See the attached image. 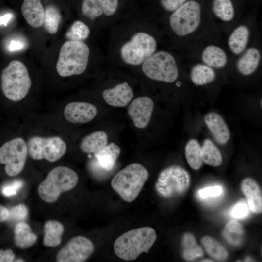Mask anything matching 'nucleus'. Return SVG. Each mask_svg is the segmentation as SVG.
<instances>
[{"instance_id": "nucleus-45", "label": "nucleus", "mask_w": 262, "mask_h": 262, "mask_svg": "<svg viewBox=\"0 0 262 262\" xmlns=\"http://www.w3.org/2000/svg\"><path fill=\"white\" fill-rule=\"evenodd\" d=\"M202 262H213V261H211V260H209V259H206V260H202Z\"/></svg>"}, {"instance_id": "nucleus-34", "label": "nucleus", "mask_w": 262, "mask_h": 262, "mask_svg": "<svg viewBox=\"0 0 262 262\" xmlns=\"http://www.w3.org/2000/svg\"><path fill=\"white\" fill-rule=\"evenodd\" d=\"M90 33L89 27L81 20L75 21L66 33L69 40L82 41L86 39Z\"/></svg>"}, {"instance_id": "nucleus-9", "label": "nucleus", "mask_w": 262, "mask_h": 262, "mask_svg": "<svg viewBox=\"0 0 262 262\" xmlns=\"http://www.w3.org/2000/svg\"><path fill=\"white\" fill-rule=\"evenodd\" d=\"M27 145L29 156L35 160L45 159L55 162L60 159L67 150L66 142L58 136H33L28 140Z\"/></svg>"}, {"instance_id": "nucleus-28", "label": "nucleus", "mask_w": 262, "mask_h": 262, "mask_svg": "<svg viewBox=\"0 0 262 262\" xmlns=\"http://www.w3.org/2000/svg\"><path fill=\"white\" fill-rule=\"evenodd\" d=\"M201 149L199 143L194 139L189 140L186 145L185 158L189 165L194 170H198L202 165Z\"/></svg>"}, {"instance_id": "nucleus-11", "label": "nucleus", "mask_w": 262, "mask_h": 262, "mask_svg": "<svg viewBox=\"0 0 262 262\" xmlns=\"http://www.w3.org/2000/svg\"><path fill=\"white\" fill-rule=\"evenodd\" d=\"M27 143L21 137H16L4 143L0 147V163L5 165L7 175H18L23 170L28 155Z\"/></svg>"}, {"instance_id": "nucleus-21", "label": "nucleus", "mask_w": 262, "mask_h": 262, "mask_svg": "<svg viewBox=\"0 0 262 262\" xmlns=\"http://www.w3.org/2000/svg\"><path fill=\"white\" fill-rule=\"evenodd\" d=\"M14 240L16 246L27 249L37 241V235L32 230L30 226L24 222L17 223L14 230Z\"/></svg>"}, {"instance_id": "nucleus-17", "label": "nucleus", "mask_w": 262, "mask_h": 262, "mask_svg": "<svg viewBox=\"0 0 262 262\" xmlns=\"http://www.w3.org/2000/svg\"><path fill=\"white\" fill-rule=\"evenodd\" d=\"M21 10L30 26L38 28L43 25L45 10L40 0H24Z\"/></svg>"}, {"instance_id": "nucleus-19", "label": "nucleus", "mask_w": 262, "mask_h": 262, "mask_svg": "<svg viewBox=\"0 0 262 262\" xmlns=\"http://www.w3.org/2000/svg\"><path fill=\"white\" fill-rule=\"evenodd\" d=\"M120 152L118 146L112 142L94 153L95 160L102 169L110 172L114 168Z\"/></svg>"}, {"instance_id": "nucleus-29", "label": "nucleus", "mask_w": 262, "mask_h": 262, "mask_svg": "<svg viewBox=\"0 0 262 262\" xmlns=\"http://www.w3.org/2000/svg\"><path fill=\"white\" fill-rule=\"evenodd\" d=\"M201 155L203 162L213 166H218L222 162L221 154L213 142L206 139L201 147Z\"/></svg>"}, {"instance_id": "nucleus-1", "label": "nucleus", "mask_w": 262, "mask_h": 262, "mask_svg": "<svg viewBox=\"0 0 262 262\" xmlns=\"http://www.w3.org/2000/svg\"><path fill=\"white\" fill-rule=\"evenodd\" d=\"M156 238L155 231L151 227L134 229L125 232L115 240L114 250L121 259L134 260L143 252L148 253Z\"/></svg>"}, {"instance_id": "nucleus-14", "label": "nucleus", "mask_w": 262, "mask_h": 262, "mask_svg": "<svg viewBox=\"0 0 262 262\" xmlns=\"http://www.w3.org/2000/svg\"><path fill=\"white\" fill-rule=\"evenodd\" d=\"M66 121L72 123H85L93 120L97 114V109L93 104L85 102H71L64 110Z\"/></svg>"}, {"instance_id": "nucleus-32", "label": "nucleus", "mask_w": 262, "mask_h": 262, "mask_svg": "<svg viewBox=\"0 0 262 262\" xmlns=\"http://www.w3.org/2000/svg\"><path fill=\"white\" fill-rule=\"evenodd\" d=\"M222 234L230 244L235 246L239 245L244 234L243 227L236 220H230L226 224Z\"/></svg>"}, {"instance_id": "nucleus-42", "label": "nucleus", "mask_w": 262, "mask_h": 262, "mask_svg": "<svg viewBox=\"0 0 262 262\" xmlns=\"http://www.w3.org/2000/svg\"><path fill=\"white\" fill-rule=\"evenodd\" d=\"M15 258V255L11 249H0V262H12Z\"/></svg>"}, {"instance_id": "nucleus-16", "label": "nucleus", "mask_w": 262, "mask_h": 262, "mask_svg": "<svg viewBox=\"0 0 262 262\" xmlns=\"http://www.w3.org/2000/svg\"><path fill=\"white\" fill-rule=\"evenodd\" d=\"M204 121L215 140L221 145L226 144L230 138V131L222 117L215 112L208 113Z\"/></svg>"}, {"instance_id": "nucleus-26", "label": "nucleus", "mask_w": 262, "mask_h": 262, "mask_svg": "<svg viewBox=\"0 0 262 262\" xmlns=\"http://www.w3.org/2000/svg\"><path fill=\"white\" fill-rule=\"evenodd\" d=\"M215 76L214 71L211 67L202 64L195 65L190 72L191 81L197 85H203L211 82Z\"/></svg>"}, {"instance_id": "nucleus-2", "label": "nucleus", "mask_w": 262, "mask_h": 262, "mask_svg": "<svg viewBox=\"0 0 262 262\" xmlns=\"http://www.w3.org/2000/svg\"><path fill=\"white\" fill-rule=\"evenodd\" d=\"M90 56L88 45L82 41L69 40L61 47L56 69L62 77L78 75L86 69Z\"/></svg>"}, {"instance_id": "nucleus-39", "label": "nucleus", "mask_w": 262, "mask_h": 262, "mask_svg": "<svg viewBox=\"0 0 262 262\" xmlns=\"http://www.w3.org/2000/svg\"><path fill=\"white\" fill-rule=\"evenodd\" d=\"M23 182L21 180H16L4 185L1 188V192L5 196H11L16 195L23 186Z\"/></svg>"}, {"instance_id": "nucleus-4", "label": "nucleus", "mask_w": 262, "mask_h": 262, "mask_svg": "<svg viewBox=\"0 0 262 262\" xmlns=\"http://www.w3.org/2000/svg\"><path fill=\"white\" fill-rule=\"evenodd\" d=\"M148 176L144 166L132 163L118 172L113 178L111 185L122 199L131 202L138 196Z\"/></svg>"}, {"instance_id": "nucleus-8", "label": "nucleus", "mask_w": 262, "mask_h": 262, "mask_svg": "<svg viewBox=\"0 0 262 262\" xmlns=\"http://www.w3.org/2000/svg\"><path fill=\"white\" fill-rule=\"evenodd\" d=\"M157 42L151 35L143 32L134 34L131 38L121 47L122 60L131 66H138L154 54Z\"/></svg>"}, {"instance_id": "nucleus-44", "label": "nucleus", "mask_w": 262, "mask_h": 262, "mask_svg": "<svg viewBox=\"0 0 262 262\" xmlns=\"http://www.w3.org/2000/svg\"><path fill=\"white\" fill-rule=\"evenodd\" d=\"M9 17H10V16L9 15H5L1 17L0 18V24L3 23L5 21H7L9 19Z\"/></svg>"}, {"instance_id": "nucleus-18", "label": "nucleus", "mask_w": 262, "mask_h": 262, "mask_svg": "<svg viewBox=\"0 0 262 262\" xmlns=\"http://www.w3.org/2000/svg\"><path fill=\"white\" fill-rule=\"evenodd\" d=\"M242 191L246 196L249 209L255 213L262 211V195L261 189L251 178L244 179L241 183Z\"/></svg>"}, {"instance_id": "nucleus-24", "label": "nucleus", "mask_w": 262, "mask_h": 262, "mask_svg": "<svg viewBox=\"0 0 262 262\" xmlns=\"http://www.w3.org/2000/svg\"><path fill=\"white\" fill-rule=\"evenodd\" d=\"M201 59L205 65L214 68H222L227 63V56L225 51L220 47L209 45L203 49Z\"/></svg>"}, {"instance_id": "nucleus-20", "label": "nucleus", "mask_w": 262, "mask_h": 262, "mask_svg": "<svg viewBox=\"0 0 262 262\" xmlns=\"http://www.w3.org/2000/svg\"><path fill=\"white\" fill-rule=\"evenodd\" d=\"M261 59L259 50L256 48L247 49L239 58L236 63L238 71L243 75H249L257 69Z\"/></svg>"}, {"instance_id": "nucleus-7", "label": "nucleus", "mask_w": 262, "mask_h": 262, "mask_svg": "<svg viewBox=\"0 0 262 262\" xmlns=\"http://www.w3.org/2000/svg\"><path fill=\"white\" fill-rule=\"evenodd\" d=\"M142 70L149 79L168 83L175 81L179 75L174 57L166 51L153 54L142 64Z\"/></svg>"}, {"instance_id": "nucleus-22", "label": "nucleus", "mask_w": 262, "mask_h": 262, "mask_svg": "<svg viewBox=\"0 0 262 262\" xmlns=\"http://www.w3.org/2000/svg\"><path fill=\"white\" fill-rule=\"evenodd\" d=\"M64 232V226L59 221H46L44 226L43 245L49 247L58 246L61 243Z\"/></svg>"}, {"instance_id": "nucleus-47", "label": "nucleus", "mask_w": 262, "mask_h": 262, "mask_svg": "<svg viewBox=\"0 0 262 262\" xmlns=\"http://www.w3.org/2000/svg\"><path fill=\"white\" fill-rule=\"evenodd\" d=\"M262 99H261V107H262Z\"/></svg>"}, {"instance_id": "nucleus-12", "label": "nucleus", "mask_w": 262, "mask_h": 262, "mask_svg": "<svg viewBox=\"0 0 262 262\" xmlns=\"http://www.w3.org/2000/svg\"><path fill=\"white\" fill-rule=\"evenodd\" d=\"M94 246L88 238L83 236L72 238L58 252L57 262H83L94 251Z\"/></svg>"}, {"instance_id": "nucleus-13", "label": "nucleus", "mask_w": 262, "mask_h": 262, "mask_svg": "<svg viewBox=\"0 0 262 262\" xmlns=\"http://www.w3.org/2000/svg\"><path fill=\"white\" fill-rule=\"evenodd\" d=\"M153 108L154 102L151 98L147 96H141L130 104L128 114L136 127L143 129L148 125Z\"/></svg>"}, {"instance_id": "nucleus-31", "label": "nucleus", "mask_w": 262, "mask_h": 262, "mask_svg": "<svg viewBox=\"0 0 262 262\" xmlns=\"http://www.w3.org/2000/svg\"><path fill=\"white\" fill-rule=\"evenodd\" d=\"M201 242L207 253L213 259L219 261H224L227 259V250L215 239L205 236L201 239Z\"/></svg>"}, {"instance_id": "nucleus-25", "label": "nucleus", "mask_w": 262, "mask_h": 262, "mask_svg": "<svg viewBox=\"0 0 262 262\" xmlns=\"http://www.w3.org/2000/svg\"><path fill=\"white\" fill-rule=\"evenodd\" d=\"M249 35V30L246 26L237 27L229 38L228 45L231 52L236 55L241 53L247 45Z\"/></svg>"}, {"instance_id": "nucleus-36", "label": "nucleus", "mask_w": 262, "mask_h": 262, "mask_svg": "<svg viewBox=\"0 0 262 262\" xmlns=\"http://www.w3.org/2000/svg\"><path fill=\"white\" fill-rule=\"evenodd\" d=\"M9 215L7 221L10 222H23L28 214L27 206L22 203L19 204L9 210Z\"/></svg>"}, {"instance_id": "nucleus-30", "label": "nucleus", "mask_w": 262, "mask_h": 262, "mask_svg": "<svg viewBox=\"0 0 262 262\" xmlns=\"http://www.w3.org/2000/svg\"><path fill=\"white\" fill-rule=\"evenodd\" d=\"M45 10L43 25L46 31L51 34H56L61 21L59 10L54 5L47 6Z\"/></svg>"}, {"instance_id": "nucleus-5", "label": "nucleus", "mask_w": 262, "mask_h": 262, "mask_svg": "<svg viewBox=\"0 0 262 262\" xmlns=\"http://www.w3.org/2000/svg\"><path fill=\"white\" fill-rule=\"evenodd\" d=\"M78 180L77 174L72 169L65 166L56 167L48 173L39 184V196L47 203H54L61 193L74 188Z\"/></svg>"}, {"instance_id": "nucleus-38", "label": "nucleus", "mask_w": 262, "mask_h": 262, "mask_svg": "<svg viewBox=\"0 0 262 262\" xmlns=\"http://www.w3.org/2000/svg\"><path fill=\"white\" fill-rule=\"evenodd\" d=\"M249 213L248 206L244 200L238 202L231 211V216L235 219H243Z\"/></svg>"}, {"instance_id": "nucleus-23", "label": "nucleus", "mask_w": 262, "mask_h": 262, "mask_svg": "<svg viewBox=\"0 0 262 262\" xmlns=\"http://www.w3.org/2000/svg\"><path fill=\"white\" fill-rule=\"evenodd\" d=\"M108 143V136L103 131L92 132L82 138L80 143L82 151L86 153H95L105 147Z\"/></svg>"}, {"instance_id": "nucleus-37", "label": "nucleus", "mask_w": 262, "mask_h": 262, "mask_svg": "<svg viewBox=\"0 0 262 262\" xmlns=\"http://www.w3.org/2000/svg\"><path fill=\"white\" fill-rule=\"evenodd\" d=\"M223 190V188L220 185L209 186L200 189L197 192V195L201 199L216 197L221 195Z\"/></svg>"}, {"instance_id": "nucleus-43", "label": "nucleus", "mask_w": 262, "mask_h": 262, "mask_svg": "<svg viewBox=\"0 0 262 262\" xmlns=\"http://www.w3.org/2000/svg\"><path fill=\"white\" fill-rule=\"evenodd\" d=\"M9 215V210L4 206L0 205V222L7 221Z\"/></svg>"}, {"instance_id": "nucleus-35", "label": "nucleus", "mask_w": 262, "mask_h": 262, "mask_svg": "<svg viewBox=\"0 0 262 262\" xmlns=\"http://www.w3.org/2000/svg\"><path fill=\"white\" fill-rule=\"evenodd\" d=\"M82 12L91 20L99 17L103 13L101 0H83Z\"/></svg>"}, {"instance_id": "nucleus-15", "label": "nucleus", "mask_w": 262, "mask_h": 262, "mask_svg": "<svg viewBox=\"0 0 262 262\" xmlns=\"http://www.w3.org/2000/svg\"><path fill=\"white\" fill-rule=\"evenodd\" d=\"M133 95L132 88L126 82L117 84L102 92L105 101L108 105L115 107L127 106L132 99Z\"/></svg>"}, {"instance_id": "nucleus-46", "label": "nucleus", "mask_w": 262, "mask_h": 262, "mask_svg": "<svg viewBox=\"0 0 262 262\" xmlns=\"http://www.w3.org/2000/svg\"><path fill=\"white\" fill-rule=\"evenodd\" d=\"M25 261H24V260H22V259H18V260H17V261H16V262H24Z\"/></svg>"}, {"instance_id": "nucleus-6", "label": "nucleus", "mask_w": 262, "mask_h": 262, "mask_svg": "<svg viewBox=\"0 0 262 262\" xmlns=\"http://www.w3.org/2000/svg\"><path fill=\"white\" fill-rule=\"evenodd\" d=\"M189 173L179 165H171L159 174L155 188L162 197L169 198L186 192L190 184Z\"/></svg>"}, {"instance_id": "nucleus-41", "label": "nucleus", "mask_w": 262, "mask_h": 262, "mask_svg": "<svg viewBox=\"0 0 262 262\" xmlns=\"http://www.w3.org/2000/svg\"><path fill=\"white\" fill-rule=\"evenodd\" d=\"M186 0H160L162 6L168 12H173L186 2Z\"/></svg>"}, {"instance_id": "nucleus-10", "label": "nucleus", "mask_w": 262, "mask_h": 262, "mask_svg": "<svg viewBox=\"0 0 262 262\" xmlns=\"http://www.w3.org/2000/svg\"><path fill=\"white\" fill-rule=\"evenodd\" d=\"M201 22V6L193 0L185 2L171 15L170 26L178 36H184L195 32Z\"/></svg>"}, {"instance_id": "nucleus-33", "label": "nucleus", "mask_w": 262, "mask_h": 262, "mask_svg": "<svg viewBox=\"0 0 262 262\" xmlns=\"http://www.w3.org/2000/svg\"><path fill=\"white\" fill-rule=\"evenodd\" d=\"M213 10L215 15L223 21H230L234 16V9L231 0H213Z\"/></svg>"}, {"instance_id": "nucleus-40", "label": "nucleus", "mask_w": 262, "mask_h": 262, "mask_svg": "<svg viewBox=\"0 0 262 262\" xmlns=\"http://www.w3.org/2000/svg\"><path fill=\"white\" fill-rule=\"evenodd\" d=\"M103 13L107 16L113 15L116 11L118 0H101Z\"/></svg>"}, {"instance_id": "nucleus-27", "label": "nucleus", "mask_w": 262, "mask_h": 262, "mask_svg": "<svg viewBox=\"0 0 262 262\" xmlns=\"http://www.w3.org/2000/svg\"><path fill=\"white\" fill-rule=\"evenodd\" d=\"M182 257L187 261H192L203 255L202 248L197 244L194 235L189 232L185 233L182 239Z\"/></svg>"}, {"instance_id": "nucleus-3", "label": "nucleus", "mask_w": 262, "mask_h": 262, "mask_svg": "<svg viewBox=\"0 0 262 262\" xmlns=\"http://www.w3.org/2000/svg\"><path fill=\"white\" fill-rule=\"evenodd\" d=\"M31 85L28 70L21 61L13 60L2 71L1 88L9 100L13 102L23 100L29 93Z\"/></svg>"}]
</instances>
